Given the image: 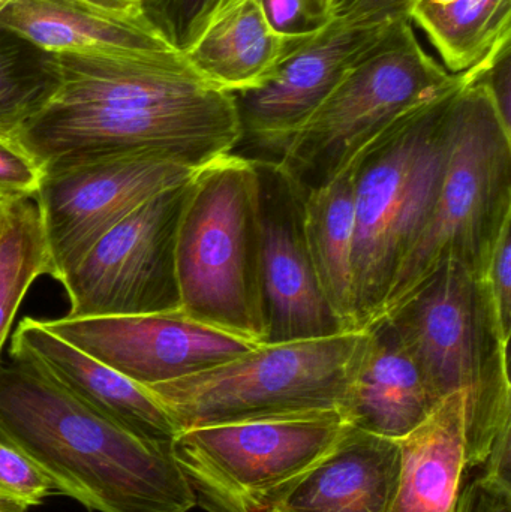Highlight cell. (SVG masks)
Returning <instances> with one entry per match:
<instances>
[{
  "mask_svg": "<svg viewBox=\"0 0 511 512\" xmlns=\"http://www.w3.org/2000/svg\"><path fill=\"white\" fill-rule=\"evenodd\" d=\"M386 318L435 405L464 397L467 469L511 454L509 342L488 282L458 262L429 274Z\"/></svg>",
  "mask_w": 511,
  "mask_h": 512,
  "instance_id": "3957f363",
  "label": "cell"
},
{
  "mask_svg": "<svg viewBox=\"0 0 511 512\" xmlns=\"http://www.w3.org/2000/svg\"><path fill=\"white\" fill-rule=\"evenodd\" d=\"M42 324L141 387L213 369L257 346L188 318L180 310L90 318L63 316Z\"/></svg>",
  "mask_w": 511,
  "mask_h": 512,
  "instance_id": "7c38bea8",
  "label": "cell"
},
{
  "mask_svg": "<svg viewBox=\"0 0 511 512\" xmlns=\"http://www.w3.org/2000/svg\"><path fill=\"white\" fill-rule=\"evenodd\" d=\"M87 8L114 17H141L144 14L143 0H74Z\"/></svg>",
  "mask_w": 511,
  "mask_h": 512,
  "instance_id": "d6a6232c",
  "label": "cell"
},
{
  "mask_svg": "<svg viewBox=\"0 0 511 512\" xmlns=\"http://www.w3.org/2000/svg\"><path fill=\"white\" fill-rule=\"evenodd\" d=\"M506 47L465 74H450L408 18L392 21L351 63L279 165L305 195L326 185L405 114L482 77Z\"/></svg>",
  "mask_w": 511,
  "mask_h": 512,
  "instance_id": "52a82bcc",
  "label": "cell"
},
{
  "mask_svg": "<svg viewBox=\"0 0 511 512\" xmlns=\"http://www.w3.org/2000/svg\"><path fill=\"white\" fill-rule=\"evenodd\" d=\"M456 512H511L510 480L483 471L462 490Z\"/></svg>",
  "mask_w": 511,
  "mask_h": 512,
  "instance_id": "f546056e",
  "label": "cell"
},
{
  "mask_svg": "<svg viewBox=\"0 0 511 512\" xmlns=\"http://www.w3.org/2000/svg\"><path fill=\"white\" fill-rule=\"evenodd\" d=\"M482 77L453 96L434 203L396 271L383 315L446 262L485 279L498 239L511 224V129Z\"/></svg>",
  "mask_w": 511,
  "mask_h": 512,
  "instance_id": "277c9868",
  "label": "cell"
},
{
  "mask_svg": "<svg viewBox=\"0 0 511 512\" xmlns=\"http://www.w3.org/2000/svg\"><path fill=\"white\" fill-rule=\"evenodd\" d=\"M0 512H21V511L14 510V508L5 507V505H0Z\"/></svg>",
  "mask_w": 511,
  "mask_h": 512,
  "instance_id": "8d00e7d4",
  "label": "cell"
},
{
  "mask_svg": "<svg viewBox=\"0 0 511 512\" xmlns=\"http://www.w3.org/2000/svg\"><path fill=\"white\" fill-rule=\"evenodd\" d=\"M270 26L284 36L309 38L332 20L317 0H260Z\"/></svg>",
  "mask_w": 511,
  "mask_h": 512,
  "instance_id": "83f0119b",
  "label": "cell"
},
{
  "mask_svg": "<svg viewBox=\"0 0 511 512\" xmlns=\"http://www.w3.org/2000/svg\"><path fill=\"white\" fill-rule=\"evenodd\" d=\"M318 6L333 17V0H317Z\"/></svg>",
  "mask_w": 511,
  "mask_h": 512,
  "instance_id": "836d02e7",
  "label": "cell"
},
{
  "mask_svg": "<svg viewBox=\"0 0 511 512\" xmlns=\"http://www.w3.org/2000/svg\"><path fill=\"white\" fill-rule=\"evenodd\" d=\"M407 18L450 74H465L511 44V0H414Z\"/></svg>",
  "mask_w": 511,
  "mask_h": 512,
  "instance_id": "7402d4cb",
  "label": "cell"
},
{
  "mask_svg": "<svg viewBox=\"0 0 511 512\" xmlns=\"http://www.w3.org/2000/svg\"><path fill=\"white\" fill-rule=\"evenodd\" d=\"M414 0H344L333 9V17L363 24H386L407 18Z\"/></svg>",
  "mask_w": 511,
  "mask_h": 512,
  "instance_id": "4dcf8cb0",
  "label": "cell"
},
{
  "mask_svg": "<svg viewBox=\"0 0 511 512\" xmlns=\"http://www.w3.org/2000/svg\"><path fill=\"white\" fill-rule=\"evenodd\" d=\"M338 412L182 430L171 442L195 507L267 512L344 433Z\"/></svg>",
  "mask_w": 511,
  "mask_h": 512,
  "instance_id": "9c48e42d",
  "label": "cell"
},
{
  "mask_svg": "<svg viewBox=\"0 0 511 512\" xmlns=\"http://www.w3.org/2000/svg\"><path fill=\"white\" fill-rule=\"evenodd\" d=\"M390 23L363 24L333 17L321 32L297 48L264 86L234 95L242 128L239 146L249 143L257 152L279 161L351 63Z\"/></svg>",
  "mask_w": 511,
  "mask_h": 512,
  "instance_id": "5bb4252c",
  "label": "cell"
},
{
  "mask_svg": "<svg viewBox=\"0 0 511 512\" xmlns=\"http://www.w3.org/2000/svg\"><path fill=\"white\" fill-rule=\"evenodd\" d=\"M354 176L351 162L329 183L308 192L303 230L318 285L345 331H357L354 307Z\"/></svg>",
  "mask_w": 511,
  "mask_h": 512,
  "instance_id": "44dd1931",
  "label": "cell"
},
{
  "mask_svg": "<svg viewBox=\"0 0 511 512\" xmlns=\"http://www.w3.org/2000/svg\"><path fill=\"white\" fill-rule=\"evenodd\" d=\"M9 357L32 367L83 405L140 438L171 444L179 433L146 387L60 339L38 319L24 318L18 324Z\"/></svg>",
  "mask_w": 511,
  "mask_h": 512,
  "instance_id": "9a60e30c",
  "label": "cell"
},
{
  "mask_svg": "<svg viewBox=\"0 0 511 512\" xmlns=\"http://www.w3.org/2000/svg\"><path fill=\"white\" fill-rule=\"evenodd\" d=\"M0 30L48 54L143 56L174 47L146 17H114L74 0H11Z\"/></svg>",
  "mask_w": 511,
  "mask_h": 512,
  "instance_id": "e0dca14e",
  "label": "cell"
},
{
  "mask_svg": "<svg viewBox=\"0 0 511 512\" xmlns=\"http://www.w3.org/2000/svg\"><path fill=\"white\" fill-rule=\"evenodd\" d=\"M0 441L57 493L96 512H189L194 493L171 444L147 441L26 364L0 361Z\"/></svg>",
  "mask_w": 511,
  "mask_h": 512,
  "instance_id": "7a4b0ae2",
  "label": "cell"
},
{
  "mask_svg": "<svg viewBox=\"0 0 511 512\" xmlns=\"http://www.w3.org/2000/svg\"><path fill=\"white\" fill-rule=\"evenodd\" d=\"M56 492L53 483L26 456L0 441V505L24 512Z\"/></svg>",
  "mask_w": 511,
  "mask_h": 512,
  "instance_id": "d4e9b609",
  "label": "cell"
},
{
  "mask_svg": "<svg viewBox=\"0 0 511 512\" xmlns=\"http://www.w3.org/2000/svg\"><path fill=\"white\" fill-rule=\"evenodd\" d=\"M260 192L261 295L264 343L348 333L321 292L305 230V194L278 161L251 159Z\"/></svg>",
  "mask_w": 511,
  "mask_h": 512,
  "instance_id": "4fadbf2b",
  "label": "cell"
},
{
  "mask_svg": "<svg viewBox=\"0 0 511 512\" xmlns=\"http://www.w3.org/2000/svg\"><path fill=\"white\" fill-rule=\"evenodd\" d=\"M189 183L141 204L60 277L68 318L179 312L176 239Z\"/></svg>",
  "mask_w": 511,
  "mask_h": 512,
  "instance_id": "30bf717a",
  "label": "cell"
},
{
  "mask_svg": "<svg viewBox=\"0 0 511 512\" xmlns=\"http://www.w3.org/2000/svg\"><path fill=\"white\" fill-rule=\"evenodd\" d=\"M401 445L345 427L332 450L267 512H389Z\"/></svg>",
  "mask_w": 511,
  "mask_h": 512,
  "instance_id": "2e32d148",
  "label": "cell"
},
{
  "mask_svg": "<svg viewBox=\"0 0 511 512\" xmlns=\"http://www.w3.org/2000/svg\"><path fill=\"white\" fill-rule=\"evenodd\" d=\"M50 276V254L35 198L12 201L0 227V361L30 286Z\"/></svg>",
  "mask_w": 511,
  "mask_h": 512,
  "instance_id": "603a6c76",
  "label": "cell"
},
{
  "mask_svg": "<svg viewBox=\"0 0 511 512\" xmlns=\"http://www.w3.org/2000/svg\"><path fill=\"white\" fill-rule=\"evenodd\" d=\"M228 0H143L144 14L165 38L185 51L213 12Z\"/></svg>",
  "mask_w": 511,
  "mask_h": 512,
  "instance_id": "484cf974",
  "label": "cell"
},
{
  "mask_svg": "<svg viewBox=\"0 0 511 512\" xmlns=\"http://www.w3.org/2000/svg\"><path fill=\"white\" fill-rule=\"evenodd\" d=\"M368 331L261 343L221 366L146 387L177 430L306 415H342Z\"/></svg>",
  "mask_w": 511,
  "mask_h": 512,
  "instance_id": "ba28073f",
  "label": "cell"
},
{
  "mask_svg": "<svg viewBox=\"0 0 511 512\" xmlns=\"http://www.w3.org/2000/svg\"><path fill=\"white\" fill-rule=\"evenodd\" d=\"M9 203H3L0 201V227H2L3 218H5L6 207Z\"/></svg>",
  "mask_w": 511,
  "mask_h": 512,
  "instance_id": "e575fe53",
  "label": "cell"
},
{
  "mask_svg": "<svg viewBox=\"0 0 511 512\" xmlns=\"http://www.w3.org/2000/svg\"><path fill=\"white\" fill-rule=\"evenodd\" d=\"M399 445L389 512H456L468 471L464 397L456 393L441 400Z\"/></svg>",
  "mask_w": 511,
  "mask_h": 512,
  "instance_id": "ffe728a7",
  "label": "cell"
},
{
  "mask_svg": "<svg viewBox=\"0 0 511 512\" xmlns=\"http://www.w3.org/2000/svg\"><path fill=\"white\" fill-rule=\"evenodd\" d=\"M368 345L351 384L344 417L348 426L401 441L417 429L437 405L419 367L386 318L366 328Z\"/></svg>",
  "mask_w": 511,
  "mask_h": 512,
  "instance_id": "ac0fdd59",
  "label": "cell"
},
{
  "mask_svg": "<svg viewBox=\"0 0 511 512\" xmlns=\"http://www.w3.org/2000/svg\"><path fill=\"white\" fill-rule=\"evenodd\" d=\"M344 2V0H333V9L336 8V6L339 5V3Z\"/></svg>",
  "mask_w": 511,
  "mask_h": 512,
  "instance_id": "f35d334b",
  "label": "cell"
},
{
  "mask_svg": "<svg viewBox=\"0 0 511 512\" xmlns=\"http://www.w3.org/2000/svg\"><path fill=\"white\" fill-rule=\"evenodd\" d=\"M260 192L254 162L230 153L194 174L180 213V312L261 345Z\"/></svg>",
  "mask_w": 511,
  "mask_h": 512,
  "instance_id": "5b68a950",
  "label": "cell"
},
{
  "mask_svg": "<svg viewBox=\"0 0 511 512\" xmlns=\"http://www.w3.org/2000/svg\"><path fill=\"white\" fill-rule=\"evenodd\" d=\"M11 2V0H0V12L3 11V8H5L8 3Z\"/></svg>",
  "mask_w": 511,
  "mask_h": 512,
  "instance_id": "74e56055",
  "label": "cell"
},
{
  "mask_svg": "<svg viewBox=\"0 0 511 512\" xmlns=\"http://www.w3.org/2000/svg\"><path fill=\"white\" fill-rule=\"evenodd\" d=\"M462 86L405 114L353 161L357 330H366L383 315L396 271L431 210L453 96Z\"/></svg>",
  "mask_w": 511,
  "mask_h": 512,
  "instance_id": "8992f818",
  "label": "cell"
},
{
  "mask_svg": "<svg viewBox=\"0 0 511 512\" xmlns=\"http://www.w3.org/2000/svg\"><path fill=\"white\" fill-rule=\"evenodd\" d=\"M0 140H2V141H17V140H15L14 137H12V135H9L8 132L2 131V129H0Z\"/></svg>",
  "mask_w": 511,
  "mask_h": 512,
  "instance_id": "d590c367",
  "label": "cell"
},
{
  "mask_svg": "<svg viewBox=\"0 0 511 512\" xmlns=\"http://www.w3.org/2000/svg\"><path fill=\"white\" fill-rule=\"evenodd\" d=\"M309 38L276 32L260 0H228L183 53L213 86L237 95L264 86Z\"/></svg>",
  "mask_w": 511,
  "mask_h": 512,
  "instance_id": "d6986e66",
  "label": "cell"
},
{
  "mask_svg": "<svg viewBox=\"0 0 511 512\" xmlns=\"http://www.w3.org/2000/svg\"><path fill=\"white\" fill-rule=\"evenodd\" d=\"M482 78L501 119L511 129V45L498 54Z\"/></svg>",
  "mask_w": 511,
  "mask_h": 512,
  "instance_id": "1f68e13d",
  "label": "cell"
},
{
  "mask_svg": "<svg viewBox=\"0 0 511 512\" xmlns=\"http://www.w3.org/2000/svg\"><path fill=\"white\" fill-rule=\"evenodd\" d=\"M198 170L156 153H128L44 168L35 200L41 213L50 276L60 277L108 230L165 189Z\"/></svg>",
  "mask_w": 511,
  "mask_h": 512,
  "instance_id": "8fae6325",
  "label": "cell"
},
{
  "mask_svg": "<svg viewBox=\"0 0 511 512\" xmlns=\"http://www.w3.org/2000/svg\"><path fill=\"white\" fill-rule=\"evenodd\" d=\"M497 307L501 330L511 336V224L504 228L489 261L485 276Z\"/></svg>",
  "mask_w": 511,
  "mask_h": 512,
  "instance_id": "f1b7e54d",
  "label": "cell"
},
{
  "mask_svg": "<svg viewBox=\"0 0 511 512\" xmlns=\"http://www.w3.org/2000/svg\"><path fill=\"white\" fill-rule=\"evenodd\" d=\"M48 86L45 71L24 75L15 60L0 51V129L15 138L18 129L41 107Z\"/></svg>",
  "mask_w": 511,
  "mask_h": 512,
  "instance_id": "cb8c5ba5",
  "label": "cell"
},
{
  "mask_svg": "<svg viewBox=\"0 0 511 512\" xmlns=\"http://www.w3.org/2000/svg\"><path fill=\"white\" fill-rule=\"evenodd\" d=\"M50 86L17 143L42 170L128 153H156L200 170L242 138L233 93L213 86L179 48L143 56L50 54Z\"/></svg>",
  "mask_w": 511,
  "mask_h": 512,
  "instance_id": "6da1fadb",
  "label": "cell"
},
{
  "mask_svg": "<svg viewBox=\"0 0 511 512\" xmlns=\"http://www.w3.org/2000/svg\"><path fill=\"white\" fill-rule=\"evenodd\" d=\"M42 174L39 162L17 141L0 140V201L35 198Z\"/></svg>",
  "mask_w": 511,
  "mask_h": 512,
  "instance_id": "4316f807",
  "label": "cell"
}]
</instances>
